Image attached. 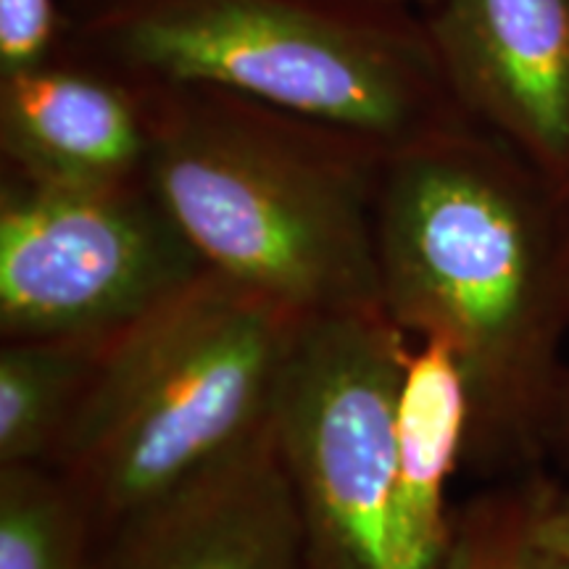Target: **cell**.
Masks as SVG:
<instances>
[{"instance_id":"12","label":"cell","mask_w":569,"mask_h":569,"mask_svg":"<svg viewBox=\"0 0 569 569\" xmlns=\"http://www.w3.org/2000/svg\"><path fill=\"white\" fill-rule=\"evenodd\" d=\"M101 532L51 465L0 467V569H96Z\"/></svg>"},{"instance_id":"3","label":"cell","mask_w":569,"mask_h":569,"mask_svg":"<svg viewBox=\"0 0 569 569\" xmlns=\"http://www.w3.org/2000/svg\"><path fill=\"white\" fill-rule=\"evenodd\" d=\"M80 46L124 80L227 90L382 148L465 117L425 21L377 0H88Z\"/></svg>"},{"instance_id":"5","label":"cell","mask_w":569,"mask_h":569,"mask_svg":"<svg viewBox=\"0 0 569 569\" xmlns=\"http://www.w3.org/2000/svg\"><path fill=\"white\" fill-rule=\"evenodd\" d=\"M411 338L386 311L309 317L274 432L315 569H398L396 419Z\"/></svg>"},{"instance_id":"13","label":"cell","mask_w":569,"mask_h":569,"mask_svg":"<svg viewBox=\"0 0 569 569\" xmlns=\"http://www.w3.org/2000/svg\"><path fill=\"white\" fill-rule=\"evenodd\" d=\"M546 480L517 475L469 498L453 517L443 569H565L536 536Z\"/></svg>"},{"instance_id":"7","label":"cell","mask_w":569,"mask_h":569,"mask_svg":"<svg viewBox=\"0 0 569 569\" xmlns=\"http://www.w3.org/2000/svg\"><path fill=\"white\" fill-rule=\"evenodd\" d=\"M96 569H315L274 419L119 519Z\"/></svg>"},{"instance_id":"4","label":"cell","mask_w":569,"mask_h":569,"mask_svg":"<svg viewBox=\"0 0 569 569\" xmlns=\"http://www.w3.org/2000/svg\"><path fill=\"white\" fill-rule=\"evenodd\" d=\"M309 317L203 269L106 338L51 465L101 538L272 417Z\"/></svg>"},{"instance_id":"15","label":"cell","mask_w":569,"mask_h":569,"mask_svg":"<svg viewBox=\"0 0 569 569\" xmlns=\"http://www.w3.org/2000/svg\"><path fill=\"white\" fill-rule=\"evenodd\" d=\"M536 536L546 551L569 569V498L559 493L551 482H546L543 501H540Z\"/></svg>"},{"instance_id":"10","label":"cell","mask_w":569,"mask_h":569,"mask_svg":"<svg viewBox=\"0 0 569 569\" xmlns=\"http://www.w3.org/2000/svg\"><path fill=\"white\" fill-rule=\"evenodd\" d=\"M469 393L440 340H411L396 419L393 549L398 569H443L457 509L448 488L467 465Z\"/></svg>"},{"instance_id":"18","label":"cell","mask_w":569,"mask_h":569,"mask_svg":"<svg viewBox=\"0 0 569 569\" xmlns=\"http://www.w3.org/2000/svg\"><path fill=\"white\" fill-rule=\"evenodd\" d=\"M377 3H388V6H409V3H415V6H432L436 3V0H377Z\"/></svg>"},{"instance_id":"17","label":"cell","mask_w":569,"mask_h":569,"mask_svg":"<svg viewBox=\"0 0 569 569\" xmlns=\"http://www.w3.org/2000/svg\"><path fill=\"white\" fill-rule=\"evenodd\" d=\"M559 206V246H561V277H565L567 317H569V182L557 193Z\"/></svg>"},{"instance_id":"9","label":"cell","mask_w":569,"mask_h":569,"mask_svg":"<svg viewBox=\"0 0 569 569\" xmlns=\"http://www.w3.org/2000/svg\"><path fill=\"white\" fill-rule=\"evenodd\" d=\"M3 172L40 182L103 184L146 177L140 92L113 71L56 59L0 77Z\"/></svg>"},{"instance_id":"14","label":"cell","mask_w":569,"mask_h":569,"mask_svg":"<svg viewBox=\"0 0 569 569\" xmlns=\"http://www.w3.org/2000/svg\"><path fill=\"white\" fill-rule=\"evenodd\" d=\"M59 40L53 0H0V77L51 61Z\"/></svg>"},{"instance_id":"1","label":"cell","mask_w":569,"mask_h":569,"mask_svg":"<svg viewBox=\"0 0 569 569\" xmlns=\"http://www.w3.org/2000/svg\"><path fill=\"white\" fill-rule=\"evenodd\" d=\"M375 224L382 311L465 375L467 467L536 472L569 340L553 188L457 117L386 153Z\"/></svg>"},{"instance_id":"2","label":"cell","mask_w":569,"mask_h":569,"mask_svg":"<svg viewBox=\"0 0 569 569\" xmlns=\"http://www.w3.org/2000/svg\"><path fill=\"white\" fill-rule=\"evenodd\" d=\"M132 84L146 177L206 269L306 317L382 311L375 217L390 148L227 90Z\"/></svg>"},{"instance_id":"16","label":"cell","mask_w":569,"mask_h":569,"mask_svg":"<svg viewBox=\"0 0 569 569\" xmlns=\"http://www.w3.org/2000/svg\"><path fill=\"white\" fill-rule=\"evenodd\" d=\"M546 457L569 465V361L553 396L549 425H546Z\"/></svg>"},{"instance_id":"6","label":"cell","mask_w":569,"mask_h":569,"mask_svg":"<svg viewBox=\"0 0 569 569\" xmlns=\"http://www.w3.org/2000/svg\"><path fill=\"white\" fill-rule=\"evenodd\" d=\"M203 261L148 177L0 184V336H111L172 296Z\"/></svg>"},{"instance_id":"8","label":"cell","mask_w":569,"mask_h":569,"mask_svg":"<svg viewBox=\"0 0 569 569\" xmlns=\"http://www.w3.org/2000/svg\"><path fill=\"white\" fill-rule=\"evenodd\" d=\"M457 109L569 182V0H436L425 21Z\"/></svg>"},{"instance_id":"11","label":"cell","mask_w":569,"mask_h":569,"mask_svg":"<svg viewBox=\"0 0 569 569\" xmlns=\"http://www.w3.org/2000/svg\"><path fill=\"white\" fill-rule=\"evenodd\" d=\"M109 336L11 338L0 346V467L48 465Z\"/></svg>"}]
</instances>
